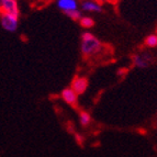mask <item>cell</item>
<instances>
[{
	"label": "cell",
	"mask_w": 157,
	"mask_h": 157,
	"mask_svg": "<svg viewBox=\"0 0 157 157\" xmlns=\"http://www.w3.org/2000/svg\"><path fill=\"white\" fill-rule=\"evenodd\" d=\"M102 43L100 40L96 37L90 32H85L81 35V42H80V52L85 57H94L101 53Z\"/></svg>",
	"instance_id": "6da1fadb"
},
{
	"label": "cell",
	"mask_w": 157,
	"mask_h": 157,
	"mask_svg": "<svg viewBox=\"0 0 157 157\" xmlns=\"http://www.w3.org/2000/svg\"><path fill=\"white\" fill-rule=\"evenodd\" d=\"M133 64L139 68H146L151 63V56L146 53H142V54H135L133 56Z\"/></svg>",
	"instance_id": "ba28073f"
},
{
	"label": "cell",
	"mask_w": 157,
	"mask_h": 157,
	"mask_svg": "<svg viewBox=\"0 0 157 157\" xmlns=\"http://www.w3.org/2000/svg\"><path fill=\"white\" fill-rule=\"evenodd\" d=\"M80 10L87 13H99L102 11V3L96 0H81Z\"/></svg>",
	"instance_id": "5b68a950"
},
{
	"label": "cell",
	"mask_w": 157,
	"mask_h": 157,
	"mask_svg": "<svg viewBox=\"0 0 157 157\" xmlns=\"http://www.w3.org/2000/svg\"><path fill=\"white\" fill-rule=\"evenodd\" d=\"M79 123L82 126H88L91 123V117L88 112L86 111H81L79 113Z\"/></svg>",
	"instance_id": "30bf717a"
},
{
	"label": "cell",
	"mask_w": 157,
	"mask_h": 157,
	"mask_svg": "<svg viewBox=\"0 0 157 157\" xmlns=\"http://www.w3.org/2000/svg\"><path fill=\"white\" fill-rule=\"evenodd\" d=\"M0 1H1V0H0Z\"/></svg>",
	"instance_id": "7c38bea8"
},
{
	"label": "cell",
	"mask_w": 157,
	"mask_h": 157,
	"mask_svg": "<svg viewBox=\"0 0 157 157\" xmlns=\"http://www.w3.org/2000/svg\"><path fill=\"white\" fill-rule=\"evenodd\" d=\"M88 79L86 77L82 76H77L74 78V80L71 81V89L76 92L77 94H82L88 88Z\"/></svg>",
	"instance_id": "8992f818"
},
{
	"label": "cell",
	"mask_w": 157,
	"mask_h": 157,
	"mask_svg": "<svg viewBox=\"0 0 157 157\" xmlns=\"http://www.w3.org/2000/svg\"><path fill=\"white\" fill-rule=\"evenodd\" d=\"M145 44L148 47H156L157 46V35L152 34L145 39Z\"/></svg>",
	"instance_id": "8fae6325"
},
{
	"label": "cell",
	"mask_w": 157,
	"mask_h": 157,
	"mask_svg": "<svg viewBox=\"0 0 157 157\" xmlns=\"http://www.w3.org/2000/svg\"><path fill=\"white\" fill-rule=\"evenodd\" d=\"M79 23L84 29H91L94 25V20L89 16H82L79 20Z\"/></svg>",
	"instance_id": "9c48e42d"
},
{
	"label": "cell",
	"mask_w": 157,
	"mask_h": 157,
	"mask_svg": "<svg viewBox=\"0 0 157 157\" xmlns=\"http://www.w3.org/2000/svg\"><path fill=\"white\" fill-rule=\"evenodd\" d=\"M0 24L5 31L13 33L18 30L19 16H14L10 13H1L0 14Z\"/></svg>",
	"instance_id": "3957f363"
},
{
	"label": "cell",
	"mask_w": 157,
	"mask_h": 157,
	"mask_svg": "<svg viewBox=\"0 0 157 157\" xmlns=\"http://www.w3.org/2000/svg\"><path fill=\"white\" fill-rule=\"evenodd\" d=\"M56 7L64 14L71 18L74 21H79L82 17V11L80 10L79 0H55Z\"/></svg>",
	"instance_id": "7a4b0ae2"
},
{
	"label": "cell",
	"mask_w": 157,
	"mask_h": 157,
	"mask_svg": "<svg viewBox=\"0 0 157 157\" xmlns=\"http://www.w3.org/2000/svg\"><path fill=\"white\" fill-rule=\"evenodd\" d=\"M60 97L64 101L69 105H75L77 103V99H78V94L74 91L71 88H65L60 94Z\"/></svg>",
	"instance_id": "52a82bcc"
},
{
	"label": "cell",
	"mask_w": 157,
	"mask_h": 157,
	"mask_svg": "<svg viewBox=\"0 0 157 157\" xmlns=\"http://www.w3.org/2000/svg\"><path fill=\"white\" fill-rule=\"evenodd\" d=\"M0 12L20 16L18 0H1L0 1Z\"/></svg>",
	"instance_id": "277c9868"
}]
</instances>
